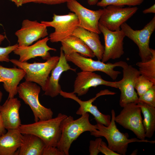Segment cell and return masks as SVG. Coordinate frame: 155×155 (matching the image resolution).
I'll return each instance as SVG.
<instances>
[{"label": "cell", "instance_id": "ba28073f", "mask_svg": "<svg viewBox=\"0 0 155 155\" xmlns=\"http://www.w3.org/2000/svg\"><path fill=\"white\" fill-rule=\"evenodd\" d=\"M123 108L119 114L115 117V122L125 129L131 131L137 138L145 140L146 137L140 107L137 102H132Z\"/></svg>", "mask_w": 155, "mask_h": 155}, {"label": "cell", "instance_id": "d6986e66", "mask_svg": "<svg viewBox=\"0 0 155 155\" xmlns=\"http://www.w3.org/2000/svg\"><path fill=\"white\" fill-rule=\"evenodd\" d=\"M21 106L20 101L14 97L7 98L0 105V113L6 129H18L21 124L19 115Z\"/></svg>", "mask_w": 155, "mask_h": 155}, {"label": "cell", "instance_id": "1f68e13d", "mask_svg": "<svg viewBox=\"0 0 155 155\" xmlns=\"http://www.w3.org/2000/svg\"><path fill=\"white\" fill-rule=\"evenodd\" d=\"M71 0H24L23 4L30 3H34L53 5L67 3Z\"/></svg>", "mask_w": 155, "mask_h": 155}, {"label": "cell", "instance_id": "d4e9b609", "mask_svg": "<svg viewBox=\"0 0 155 155\" xmlns=\"http://www.w3.org/2000/svg\"><path fill=\"white\" fill-rule=\"evenodd\" d=\"M143 116L142 123L146 137L151 138L155 131V107L141 102H137Z\"/></svg>", "mask_w": 155, "mask_h": 155}, {"label": "cell", "instance_id": "ab89813d", "mask_svg": "<svg viewBox=\"0 0 155 155\" xmlns=\"http://www.w3.org/2000/svg\"><path fill=\"white\" fill-rule=\"evenodd\" d=\"M3 96V93L0 90V103L1 102Z\"/></svg>", "mask_w": 155, "mask_h": 155}, {"label": "cell", "instance_id": "484cf974", "mask_svg": "<svg viewBox=\"0 0 155 155\" xmlns=\"http://www.w3.org/2000/svg\"><path fill=\"white\" fill-rule=\"evenodd\" d=\"M152 57L148 61L137 62L136 65L141 75L152 82L155 84V50L151 49Z\"/></svg>", "mask_w": 155, "mask_h": 155}, {"label": "cell", "instance_id": "ffe728a7", "mask_svg": "<svg viewBox=\"0 0 155 155\" xmlns=\"http://www.w3.org/2000/svg\"><path fill=\"white\" fill-rule=\"evenodd\" d=\"M25 74V71L20 68H9L0 65V82L3 83L4 89L9 93L7 98H14L17 94L18 85Z\"/></svg>", "mask_w": 155, "mask_h": 155}, {"label": "cell", "instance_id": "5b68a950", "mask_svg": "<svg viewBox=\"0 0 155 155\" xmlns=\"http://www.w3.org/2000/svg\"><path fill=\"white\" fill-rule=\"evenodd\" d=\"M41 87L36 83L25 81L18 86L19 97L29 106L32 110L35 122L53 118V112L50 108L42 105L39 100Z\"/></svg>", "mask_w": 155, "mask_h": 155}, {"label": "cell", "instance_id": "f35d334b", "mask_svg": "<svg viewBox=\"0 0 155 155\" xmlns=\"http://www.w3.org/2000/svg\"><path fill=\"white\" fill-rule=\"evenodd\" d=\"M5 38V36L0 34V45L1 44L2 42L4 40Z\"/></svg>", "mask_w": 155, "mask_h": 155}, {"label": "cell", "instance_id": "8d00e7d4", "mask_svg": "<svg viewBox=\"0 0 155 155\" xmlns=\"http://www.w3.org/2000/svg\"><path fill=\"white\" fill-rule=\"evenodd\" d=\"M14 3L18 7L21 6L23 4L24 0H10Z\"/></svg>", "mask_w": 155, "mask_h": 155}, {"label": "cell", "instance_id": "9c48e42d", "mask_svg": "<svg viewBox=\"0 0 155 155\" xmlns=\"http://www.w3.org/2000/svg\"><path fill=\"white\" fill-rule=\"evenodd\" d=\"M123 69V77L119 81L118 88L121 92L119 104L123 107L132 102H137L138 96L134 88L136 80L140 75L138 69L126 62L119 61Z\"/></svg>", "mask_w": 155, "mask_h": 155}, {"label": "cell", "instance_id": "f1b7e54d", "mask_svg": "<svg viewBox=\"0 0 155 155\" xmlns=\"http://www.w3.org/2000/svg\"><path fill=\"white\" fill-rule=\"evenodd\" d=\"M137 102H142L150 106L155 107V85L139 96Z\"/></svg>", "mask_w": 155, "mask_h": 155}, {"label": "cell", "instance_id": "74e56055", "mask_svg": "<svg viewBox=\"0 0 155 155\" xmlns=\"http://www.w3.org/2000/svg\"><path fill=\"white\" fill-rule=\"evenodd\" d=\"M98 0H88V3L90 5H93L96 4Z\"/></svg>", "mask_w": 155, "mask_h": 155}, {"label": "cell", "instance_id": "836d02e7", "mask_svg": "<svg viewBox=\"0 0 155 155\" xmlns=\"http://www.w3.org/2000/svg\"><path fill=\"white\" fill-rule=\"evenodd\" d=\"M99 149L100 152L105 155H120L110 149L107 146L106 143L102 141L100 143Z\"/></svg>", "mask_w": 155, "mask_h": 155}, {"label": "cell", "instance_id": "e0dca14e", "mask_svg": "<svg viewBox=\"0 0 155 155\" xmlns=\"http://www.w3.org/2000/svg\"><path fill=\"white\" fill-rule=\"evenodd\" d=\"M49 40V37H46L33 45L18 46L13 52L14 54L19 56L18 60L20 62H27L31 59L38 57H41L43 60H46L51 57L49 51L57 50L48 46L47 42Z\"/></svg>", "mask_w": 155, "mask_h": 155}, {"label": "cell", "instance_id": "52a82bcc", "mask_svg": "<svg viewBox=\"0 0 155 155\" xmlns=\"http://www.w3.org/2000/svg\"><path fill=\"white\" fill-rule=\"evenodd\" d=\"M41 23L46 27L54 28L55 31L49 35V40L52 42H61L72 35L79 24V20L76 14L69 12L67 14H53V20L42 21Z\"/></svg>", "mask_w": 155, "mask_h": 155}, {"label": "cell", "instance_id": "4dcf8cb0", "mask_svg": "<svg viewBox=\"0 0 155 155\" xmlns=\"http://www.w3.org/2000/svg\"><path fill=\"white\" fill-rule=\"evenodd\" d=\"M95 140H91L90 142L89 152L90 155H97L100 152L99 149L102 139L100 137Z\"/></svg>", "mask_w": 155, "mask_h": 155}, {"label": "cell", "instance_id": "83f0119b", "mask_svg": "<svg viewBox=\"0 0 155 155\" xmlns=\"http://www.w3.org/2000/svg\"><path fill=\"white\" fill-rule=\"evenodd\" d=\"M153 83L140 75L136 79L134 86L138 96L143 95L153 85Z\"/></svg>", "mask_w": 155, "mask_h": 155}, {"label": "cell", "instance_id": "f546056e", "mask_svg": "<svg viewBox=\"0 0 155 155\" xmlns=\"http://www.w3.org/2000/svg\"><path fill=\"white\" fill-rule=\"evenodd\" d=\"M18 44L6 47H0V62H9V55L18 46Z\"/></svg>", "mask_w": 155, "mask_h": 155}, {"label": "cell", "instance_id": "8fae6325", "mask_svg": "<svg viewBox=\"0 0 155 155\" xmlns=\"http://www.w3.org/2000/svg\"><path fill=\"white\" fill-rule=\"evenodd\" d=\"M110 5L104 8L99 23L108 29L115 31L121 30V26L137 11V7Z\"/></svg>", "mask_w": 155, "mask_h": 155}, {"label": "cell", "instance_id": "30bf717a", "mask_svg": "<svg viewBox=\"0 0 155 155\" xmlns=\"http://www.w3.org/2000/svg\"><path fill=\"white\" fill-rule=\"evenodd\" d=\"M65 57L67 61L72 63L82 71L92 72L101 71L113 80H115L121 73L114 69L116 67H119V61L114 63H106L100 60H94L92 58L85 57L77 53H72Z\"/></svg>", "mask_w": 155, "mask_h": 155}, {"label": "cell", "instance_id": "e575fe53", "mask_svg": "<svg viewBox=\"0 0 155 155\" xmlns=\"http://www.w3.org/2000/svg\"><path fill=\"white\" fill-rule=\"evenodd\" d=\"M5 130L2 118L0 113V136L6 132Z\"/></svg>", "mask_w": 155, "mask_h": 155}, {"label": "cell", "instance_id": "8992f818", "mask_svg": "<svg viewBox=\"0 0 155 155\" xmlns=\"http://www.w3.org/2000/svg\"><path fill=\"white\" fill-rule=\"evenodd\" d=\"M125 36L131 40L137 46L139 55L142 61L149 60L152 57L149 44L151 36L155 29V16L140 30H134L126 22L121 26Z\"/></svg>", "mask_w": 155, "mask_h": 155}, {"label": "cell", "instance_id": "603a6c76", "mask_svg": "<svg viewBox=\"0 0 155 155\" xmlns=\"http://www.w3.org/2000/svg\"><path fill=\"white\" fill-rule=\"evenodd\" d=\"M63 50L65 56L74 53H78L87 57L93 58L95 57L90 48L80 38L72 35L61 42Z\"/></svg>", "mask_w": 155, "mask_h": 155}, {"label": "cell", "instance_id": "3957f363", "mask_svg": "<svg viewBox=\"0 0 155 155\" xmlns=\"http://www.w3.org/2000/svg\"><path fill=\"white\" fill-rule=\"evenodd\" d=\"M89 115L86 113L74 120L73 117L67 116L62 121L61 125V135L57 148L65 155H69V151L72 143L84 132L95 131L96 125L91 124Z\"/></svg>", "mask_w": 155, "mask_h": 155}, {"label": "cell", "instance_id": "7a4b0ae2", "mask_svg": "<svg viewBox=\"0 0 155 155\" xmlns=\"http://www.w3.org/2000/svg\"><path fill=\"white\" fill-rule=\"evenodd\" d=\"M111 120L108 126L97 123V130L90 132L91 135L96 137H103L106 139L108 147L120 155H125L127 152L129 144L134 142H144L154 144L155 140H141L137 138H129L127 133L121 132L115 124V113L114 110L111 111Z\"/></svg>", "mask_w": 155, "mask_h": 155}, {"label": "cell", "instance_id": "5bb4252c", "mask_svg": "<svg viewBox=\"0 0 155 155\" xmlns=\"http://www.w3.org/2000/svg\"><path fill=\"white\" fill-rule=\"evenodd\" d=\"M67 4L68 8L77 16L79 20L78 26L98 34L101 33L98 24L103 9L91 10L84 7L76 0H71Z\"/></svg>", "mask_w": 155, "mask_h": 155}, {"label": "cell", "instance_id": "6da1fadb", "mask_svg": "<svg viewBox=\"0 0 155 155\" xmlns=\"http://www.w3.org/2000/svg\"><path fill=\"white\" fill-rule=\"evenodd\" d=\"M67 116L59 113L54 118L21 124L18 128L22 134H32L38 137L46 146L57 147L61 135V125Z\"/></svg>", "mask_w": 155, "mask_h": 155}, {"label": "cell", "instance_id": "7402d4cb", "mask_svg": "<svg viewBox=\"0 0 155 155\" xmlns=\"http://www.w3.org/2000/svg\"><path fill=\"white\" fill-rule=\"evenodd\" d=\"M99 34L78 26L72 34L81 39L92 51L98 60H101L104 46L100 40Z\"/></svg>", "mask_w": 155, "mask_h": 155}, {"label": "cell", "instance_id": "d590c367", "mask_svg": "<svg viewBox=\"0 0 155 155\" xmlns=\"http://www.w3.org/2000/svg\"><path fill=\"white\" fill-rule=\"evenodd\" d=\"M143 13L144 14H146L150 13H155V5L154 4L153 5L150 7L146 9L143 11Z\"/></svg>", "mask_w": 155, "mask_h": 155}, {"label": "cell", "instance_id": "9a60e30c", "mask_svg": "<svg viewBox=\"0 0 155 155\" xmlns=\"http://www.w3.org/2000/svg\"><path fill=\"white\" fill-rule=\"evenodd\" d=\"M47 27L36 20H24L20 29L15 35L18 38V46H28L39 39L48 35Z\"/></svg>", "mask_w": 155, "mask_h": 155}, {"label": "cell", "instance_id": "d6a6232c", "mask_svg": "<svg viewBox=\"0 0 155 155\" xmlns=\"http://www.w3.org/2000/svg\"><path fill=\"white\" fill-rule=\"evenodd\" d=\"M42 155H65L57 147L45 146L43 150Z\"/></svg>", "mask_w": 155, "mask_h": 155}, {"label": "cell", "instance_id": "4fadbf2b", "mask_svg": "<svg viewBox=\"0 0 155 155\" xmlns=\"http://www.w3.org/2000/svg\"><path fill=\"white\" fill-rule=\"evenodd\" d=\"M116 93L108 89L102 90L96 94V96L88 100L83 101L77 97L73 92H68L61 90L59 94L65 98L74 100L80 105V107L76 112L79 115H82L86 113H90L92 115L97 123L108 126L110 123L111 117L109 115H105L100 112L97 106L93 105L92 102L98 97L104 95H113Z\"/></svg>", "mask_w": 155, "mask_h": 155}, {"label": "cell", "instance_id": "277c9868", "mask_svg": "<svg viewBox=\"0 0 155 155\" xmlns=\"http://www.w3.org/2000/svg\"><path fill=\"white\" fill-rule=\"evenodd\" d=\"M59 57L53 56L43 63L34 62L29 63L22 62L15 59L10 61L15 66L24 70L26 72L25 81L39 85L44 91L46 88L49 75L58 63Z\"/></svg>", "mask_w": 155, "mask_h": 155}, {"label": "cell", "instance_id": "cb8c5ba5", "mask_svg": "<svg viewBox=\"0 0 155 155\" xmlns=\"http://www.w3.org/2000/svg\"><path fill=\"white\" fill-rule=\"evenodd\" d=\"M45 146L42 140L36 135L23 134L20 146L16 155H42Z\"/></svg>", "mask_w": 155, "mask_h": 155}, {"label": "cell", "instance_id": "4316f807", "mask_svg": "<svg viewBox=\"0 0 155 155\" xmlns=\"http://www.w3.org/2000/svg\"><path fill=\"white\" fill-rule=\"evenodd\" d=\"M144 0H101L97 3L99 7H104L110 5L124 6L125 5L135 6L142 4Z\"/></svg>", "mask_w": 155, "mask_h": 155}, {"label": "cell", "instance_id": "2e32d148", "mask_svg": "<svg viewBox=\"0 0 155 155\" xmlns=\"http://www.w3.org/2000/svg\"><path fill=\"white\" fill-rule=\"evenodd\" d=\"M119 83V81L105 80L100 75L94 72L82 71L77 73L73 92L81 96L86 94L91 88L102 85L118 88Z\"/></svg>", "mask_w": 155, "mask_h": 155}, {"label": "cell", "instance_id": "44dd1931", "mask_svg": "<svg viewBox=\"0 0 155 155\" xmlns=\"http://www.w3.org/2000/svg\"><path fill=\"white\" fill-rule=\"evenodd\" d=\"M7 130L0 136V155H15L21 144L23 134L18 129Z\"/></svg>", "mask_w": 155, "mask_h": 155}, {"label": "cell", "instance_id": "ac0fdd59", "mask_svg": "<svg viewBox=\"0 0 155 155\" xmlns=\"http://www.w3.org/2000/svg\"><path fill=\"white\" fill-rule=\"evenodd\" d=\"M59 61L51 72L46 83L44 95L53 98L59 94L62 90L59 80L62 74L64 71L71 70L76 72V69L71 67L67 63L65 55L61 48Z\"/></svg>", "mask_w": 155, "mask_h": 155}, {"label": "cell", "instance_id": "7c38bea8", "mask_svg": "<svg viewBox=\"0 0 155 155\" xmlns=\"http://www.w3.org/2000/svg\"><path fill=\"white\" fill-rule=\"evenodd\" d=\"M98 27L103 34L104 52L101 61L105 63L111 59L120 58L124 54L123 40L125 36L121 29L111 31L99 23Z\"/></svg>", "mask_w": 155, "mask_h": 155}]
</instances>
